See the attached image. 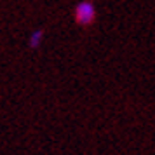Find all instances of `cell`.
I'll use <instances>...</instances> for the list:
<instances>
[{"label": "cell", "instance_id": "6da1fadb", "mask_svg": "<svg viewBox=\"0 0 155 155\" xmlns=\"http://www.w3.org/2000/svg\"><path fill=\"white\" fill-rule=\"evenodd\" d=\"M96 19V7L94 4L89 2V0H82L78 2L77 7H75V21L82 26H89L92 25Z\"/></svg>", "mask_w": 155, "mask_h": 155}, {"label": "cell", "instance_id": "7a4b0ae2", "mask_svg": "<svg viewBox=\"0 0 155 155\" xmlns=\"http://www.w3.org/2000/svg\"><path fill=\"white\" fill-rule=\"evenodd\" d=\"M42 40H44V31L42 30H33L28 37V45L31 49H37V47H40Z\"/></svg>", "mask_w": 155, "mask_h": 155}]
</instances>
